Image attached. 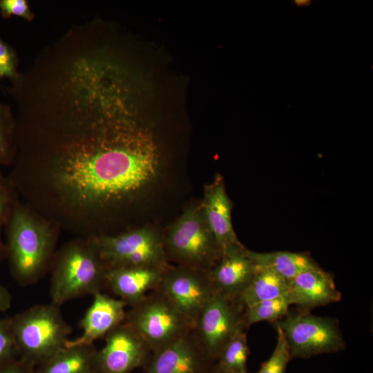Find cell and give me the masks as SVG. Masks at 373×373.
<instances>
[{"mask_svg": "<svg viewBox=\"0 0 373 373\" xmlns=\"http://www.w3.org/2000/svg\"><path fill=\"white\" fill-rule=\"evenodd\" d=\"M136 93L73 56L21 86L10 181L34 211L88 238L100 211L153 182L159 154L139 123Z\"/></svg>", "mask_w": 373, "mask_h": 373, "instance_id": "1", "label": "cell"}, {"mask_svg": "<svg viewBox=\"0 0 373 373\" xmlns=\"http://www.w3.org/2000/svg\"><path fill=\"white\" fill-rule=\"evenodd\" d=\"M6 256L21 285L38 281L50 267L56 233L52 222L15 201L6 222Z\"/></svg>", "mask_w": 373, "mask_h": 373, "instance_id": "2", "label": "cell"}, {"mask_svg": "<svg viewBox=\"0 0 373 373\" xmlns=\"http://www.w3.org/2000/svg\"><path fill=\"white\" fill-rule=\"evenodd\" d=\"M51 303H65L106 288L107 267L93 242L79 238L66 244L53 257L51 265Z\"/></svg>", "mask_w": 373, "mask_h": 373, "instance_id": "3", "label": "cell"}, {"mask_svg": "<svg viewBox=\"0 0 373 373\" xmlns=\"http://www.w3.org/2000/svg\"><path fill=\"white\" fill-rule=\"evenodd\" d=\"M10 319L19 357L36 367L62 349L72 332L60 307L52 303L35 305Z\"/></svg>", "mask_w": 373, "mask_h": 373, "instance_id": "4", "label": "cell"}, {"mask_svg": "<svg viewBox=\"0 0 373 373\" xmlns=\"http://www.w3.org/2000/svg\"><path fill=\"white\" fill-rule=\"evenodd\" d=\"M163 243L167 260L178 266L207 271L222 256L200 204L192 205L184 211L168 229Z\"/></svg>", "mask_w": 373, "mask_h": 373, "instance_id": "5", "label": "cell"}, {"mask_svg": "<svg viewBox=\"0 0 373 373\" xmlns=\"http://www.w3.org/2000/svg\"><path fill=\"white\" fill-rule=\"evenodd\" d=\"M272 325L281 329L291 359L335 353L345 347L338 321L314 315L309 310L289 309L283 318Z\"/></svg>", "mask_w": 373, "mask_h": 373, "instance_id": "6", "label": "cell"}, {"mask_svg": "<svg viewBox=\"0 0 373 373\" xmlns=\"http://www.w3.org/2000/svg\"><path fill=\"white\" fill-rule=\"evenodd\" d=\"M124 323L142 338L152 353L193 329L157 289L130 307L126 311Z\"/></svg>", "mask_w": 373, "mask_h": 373, "instance_id": "7", "label": "cell"}, {"mask_svg": "<svg viewBox=\"0 0 373 373\" xmlns=\"http://www.w3.org/2000/svg\"><path fill=\"white\" fill-rule=\"evenodd\" d=\"M107 268L133 266H169L163 237L155 230L142 227L118 234L88 238Z\"/></svg>", "mask_w": 373, "mask_h": 373, "instance_id": "8", "label": "cell"}, {"mask_svg": "<svg viewBox=\"0 0 373 373\" xmlns=\"http://www.w3.org/2000/svg\"><path fill=\"white\" fill-rule=\"evenodd\" d=\"M245 309L238 300L215 292L205 304L193 332L211 362H216L221 350L237 333L247 329Z\"/></svg>", "mask_w": 373, "mask_h": 373, "instance_id": "9", "label": "cell"}, {"mask_svg": "<svg viewBox=\"0 0 373 373\" xmlns=\"http://www.w3.org/2000/svg\"><path fill=\"white\" fill-rule=\"evenodd\" d=\"M193 326L213 294L207 271L169 266L157 288Z\"/></svg>", "mask_w": 373, "mask_h": 373, "instance_id": "10", "label": "cell"}, {"mask_svg": "<svg viewBox=\"0 0 373 373\" xmlns=\"http://www.w3.org/2000/svg\"><path fill=\"white\" fill-rule=\"evenodd\" d=\"M95 353L97 373H131L148 362L152 352L142 338L123 323L105 337Z\"/></svg>", "mask_w": 373, "mask_h": 373, "instance_id": "11", "label": "cell"}, {"mask_svg": "<svg viewBox=\"0 0 373 373\" xmlns=\"http://www.w3.org/2000/svg\"><path fill=\"white\" fill-rule=\"evenodd\" d=\"M211 363L192 329L153 352L142 373H206Z\"/></svg>", "mask_w": 373, "mask_h": 373, "instance_id": "12", "label": "cell"}, {"mask_svg": "<svg viewBox=\"0 0 373 373\" xmlns=\"http://www.w3.org/2000/svg\"><path fill=\"white\" fill-rule=\"evenodd\" d=\"M205 222L218 243L222 254L243 247L238 239L231 220L232 203L225 189L224 179L217 175L206 185L200 204Z\"/></svg>", "mask_w": 373, "mask_h": 373, "instance_id": "13", "label": "cell"}, {"mask_svg": "<svg viewBox=\"0 0 373 373\" xmlns=\"http://www.w3.org/2000/svg\"><path fill=\"white\" fill-rule=\"evenodd\" d=\"M124 300L103 291L93 295V300L79 322L82 334L68 340L65 346L89 345L122 324L126 318V307Z\"/></svg>", "mask_w": 373, "mask_h": 373, "instance_id": "14", "label": "cell"}, {"mask_svg": "<svg viewBox=\"0 0 373 373\" xmlns=\"http://www.w3.org/2000/svg\"><path fill=\"white\" fill-rule=\"evenodd\" d=\"M256 267L244 246L223 253L207 271L213 292L238 300L250 283Z\"/></svg>", "mask_w": 373, "mask_h": 373, "instance_id": "15", "label": "cell"}, {"mask_svg": "<svg viewBox=\"0 0 373 373\" xmlns=\"http://www.w3.org/2000/svg\"><path fill=\"white\" fill-rule=\"evenodd\" d=\"M169 267V266H168ZM133 266L108 268L106 288L118 298L133 306L157 288L168 267Z\"/></svg>", "mask_w": 373, "mask_h": 373, "instance_id": "16", "label": "cell"}, {"mask_svg": "<svg viewBox=\"0 0 373 373\" xmlns=\"http://www.w3.org/2000/svg\"><path fill=\"white\" fill-rule=\"evenodd\" d=\"M287 296L291 305L309 311L341 299L333 276L320 267L303 271L289 280Z\"/></svg>", "mask_w": 373, "mask_h": 373, "instance_id": "17", "label": "cell"}, {"mask_svg": "<svg viewBox=\"0 0 373 373\" xmlns=\"http://www.w3.org/2000/svg\"><path fill=\"white\" fill-rule=\"evenodd\" d=\"M94 345L64 346L38 366L37 373H97Z\"/></svg>", "mask_w": 373, "mask_h": 373, "instance_id": "18", "label": "cell"}, {"mask_svg": "<svg viewBox=\"0 0 373 373\" xmlns=\"http://www.w3.org/2000/svg\"><path fill=\"white\" fill-rule=\"evenodd\" d=\"M246 253L256 265L269 268L288 280L303 271L319 267L305 253L284 251L260 253L247 249Z\"/></svg>", "mask_w": 373, "mask_h": 373, "instance_id": "19", "label": "cell"}, {"mask_svg": "<svg viewBox=\"0 0 373 373\" xmlns=\"http://www.w3.org/2000/svg\"><path fill=\"white\" fill-rule=\"evenodd\" d=\"M256 266L250 283L238 299L245 308L261 301L286 296L288 292V280L269 268Z\"/></svg>", "mask_w": 373, "mask_h": 373, "instance_id": "20", "label": "cell"}, {"mask_svg": "<svg viewBox=\"0 0 373 373\" xmlns=\"http://www.w3.org/2000/svg\"><path fill=\"white\" fill-rule=\"evenodd\" d=\"M249 355L247 334L245 330H241L226 344L214 363L233 372L248 373L247 364Z\"/></svg>", "mask_w": 373, "mask_h": 373, "instance_id": "21", "label": "cell"}, {"mask_svg": "<svg viewBox=\"0 0 373 373\" xmlns=\"http://www.w3.org/2000/svg\"><path fill=\"white\" fill-rule=\"evenodd\" d=\"M291 305L287 295L252 305L245 309V325L248 328L254 323L262 321L272 324L283 318L288 313Z\"/></svg>", "mask_w": 373, "mask_h": 373, "instance_id": "22", "label": "cell"}, {"mask_svg": "<svg viewBox=\"0 0 373 373\" xmlns=\"http://www.w3.org/2000/svg\"><path fill=\"white\" fill-rule=\"evenodd\" d=\"M15 154L14 114L9 106L0 103V166L12 164Z\"/></svg>", "mask_w": 373, "mask_h": 373, "instance_id": "23", "label": "cell"}, {"mask_svg": "<svg viewBox=\"0 0 373 373\" xmlns=\"http://www.w3.org/2000/svg\"><path fill=\"white\" fill-rule=\"evenodd\" d=\"M277 340L275 348L269 358L262 363L256 373H285L287 364L291 360L287 341L281 329L275 327Z\"/></svg>", "mask_w": 373, "mask_h": 373, "instance_id": "24", "label": "cell"}, {"mask_svg": "<svg viewBox=\"0 0 373 373\" xmlns=\"http://www.w3.org/2000/svg\"><path fill=\"white\" fill-rule=\"evenodd\" d=\"M15 200V189L8 179L0 173V260L6 256L5 244L1 238L2 229L6 224Z\"/></svg>", "mask_w": 373, "mask_h": 373, "instance_id": "25", "label": "cell"}, {"mask_svg": "<svg viewBox=\"0 0 373 373\" xmlns=\"http://www.w3.org/2000/svg\"><path fill=\"white\" fill-rule=\"evenodd\" d=\"M19 58L15 49L0 37V80L8 78L15 81L19 75Z\"/></svg>", "mask_w": 373, "mask_h": 373, "instance_id": "26", "label": "cell"}, {"mask_svg": "<svg viewBox=\"0 0 373 373\" xmlns=\"http://www.w3.org/2000/svg\"><path fill=\"white\" fill-rule=\"evenodd\" d=\"M19 357L10 318H0V364Z\"/></svg>", "mask_w": 373, "mask_h": 373, "instance_id": "27", "label": "cell"}, {"mask_svg": "<svg viewBox=\"0 0 373 373\" xmlns=\"http://www.w3.org/2000/svg\"><path fill=\"white\" fill-rule=\"evenodd\" d=\"M0 14L4 18L15 16L28 21L35 16L26 0H0Z\"/></svg>", "mask_w": 373, "mask_h": 373, "instance_id": "28", "label": "cell"}, {"mask_svg": "<svg viewBox=\"0 0 373 373\" xmlns=\"http://www.w3.org/2000/svg\"><path fill=\"white\" fill-rule=\"evenodd\" d=\"M35 365L19 357L0 364V373H37Z\"/></svg>", "mask_w": 373, "mask_h": 373, "instance_id": "29", "label": "cell"}, {"mask_svg": "<svg viewBox=\"0 0 373 373\" xmlns=\"http://www.w3.org/2000/svg\"><path fill=\"white\" fill-rule=\"evenodd\" d=\"M12 304V295L8 289L0 283V312L8 310Z\"/></svg>", "mask_w": 373, "mask_h": 373, "instance_id": "30", "label": "cell"}, {"mask_svg": "<svg viewBox=\"0 0 373 373\" xmlns=\"http://www.w3.org/2000/svg\"><path fill=\"white\" fill-rule=\"evenodd\" d=\"M206 373H236L226 369L218 365L216 363H213L207 370Z\"/></svg>", "mask_w": 373, "mask_h": 373, "instance_id": "31", "label": "cell"}, {"mask_svg": "<svg viewBox=\"0 0 373 373\" xmlns=\"http://www.w3.org/2000/svg\"><path fill=\"white\" fill-rule=\"evenodd\" d=\"M294 2L298 7H301V6H309L311 4V3L312 2V1H309V0H294Z\"/></svg>", "mask_w": 373, "mask_h": 373, "instance_id": "32", "label": "cell"}]
</instances>
